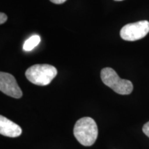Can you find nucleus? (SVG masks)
Instances as JSON below:
<instances>
[{"label":"nucleus","instance_id":"obj_10","mask_svg":"<svg viewBox=\"0 0 149 149\" xmlns=\"http://www.w3.org/2000/svg\"><path fill=\"white\" fill-rule=\"evenodd\" d=\"M52 3H55V4H61L64 3L67 0H50Z\"/></svg>","mask_w":149,"mask_h":149},{"label":"nucleus","instance_id":"obj_4","mask_svg":"<svg viewBox=\"0 0 149 149\" xmlns=\"http://www.w3.org/2000/svg\"><path fill=\"white\" fill-rule=\"evenodd\" d=\"M148 33L149 22L143 20L123 26L120 31V36L123 40L133 42L144 38Z\"/></svg>","mask_w":149,"mask_h":149},{"label":"nucleus","instance_id":"obj_7","mask_svg":"<svg viewBox=\"0 0 149 149\" xmlns=\"http://www.w3.org/2000/svg\"><path fill=\"white\" fill-rule=\"evenodd\" d=\"M41 42V38L39 35H35L29 37L28 40L24 43L23 48L24 51H32L33 48L40 44Z\"/></svg>","mask_w":149,"mask_h":149},{"label":"nucleus","instance_id":"obj_1","mask_svg":"<svg viewBox=\"0 0 149 149\" xmlns=\"http://www.w3.org/2000/svg\"><path fill=\"white\" fill-rule=\"evenodd\" d=\"M74 137L81 145L91 146L95 142L98 135V128L93 118L85 117L79 119L74 124Z\"/></svg>","mask_w":149,"mask_h":149},{"label":"nucleus","instance_id":"obj_3","mask_svg":"<svg viewBox=\"0 0 149 149\" xmlns=\"http://www.w3.org/2000/svg\"><path fill=\"white\" fill-rule=\"evenodd\" d=\"M102 81L108 87L120 95H129L133 90V84L129 80L123 79L111 68H104L101 70Z\"/></svg>","mask_w":149,"mask_h":149},{"label":"nucleus","instance_id":"obj_8","mask_svg":"<svg viewBox=\"0 0 149 149\" xmlns=\"http://www.w3.org/2000/svg\"><path fill=\"white\" fill-rule=\"evenodd\" d=\"M142 130L144 132V133L146 136H148L149 137V122H148L144 124V126L142 128Z\"/></svg>","mask_w":149,"mask_h":149},{"label":"nucleus","instance_id":"obj_9","mask_svg":"<svg viewBox=\"0 0 149 149\" xmlns=\"http://www.w3.org/2000/svg\"><path fill=\"white\" fill-rule=\"evenodd\" d=\"M7 19H8V17L5 13H0V24H3V23H5L6 22Z\"/></svg>","mask_w":149,"mask_h":149},{"label":"nucleus","instance_id":"obj_11","mask_svg":"<svg viewBox=\"0 0 149 149\" xmlns=\"http://www.w3.org/2000/svg\"><path fill=\"white\" fill-rule=\"evenodd\" d=\"M115 1H122V0H115Z\"/></svg>","mask_w":149,"mask_h":149},{"label":"nucleus","instance_id":"obj_5","mask_svg":"<svg viewBox=\"0 0 149 149\" xmlns=\"http://www.w3.org/2000/svg\"><path fill=\"white\" fill-rule=\"evenodd\" d=\"M0 91L7 95L16 99L21 98L23 95L15 78L8 72H0Z\"/></svg>","mask_w":149,"mask_h":149},{"label":"nucleus","instance_id":"obj_6","mask_svg":"<svg viewBox=\"0 0 149 149\" xmlns=\"http://www.w3.org/2000/svg\"><path fill=\"white\" fill-rule=\"evenodd\" d=\"M21 127L3 115L0 116V134L6 137H17L21 135Z\"/></svg>","mask_w":149,"mask_h":149},{"label":"nucleus","instance_id":"obj_2","mask_svg":"<svg viewBox=\"0 0 149 149\" xmlns=\"http://www.w3.org/2000/svg\"><path fill=\"white\" fill-rule=\"evenodd\" d=\"M57 74L55 66L49 64H35L28 68L25 75L29 81L37 86H47Z\"/></svg>","mask_w":149,"mask_h":149}]
</instances>
